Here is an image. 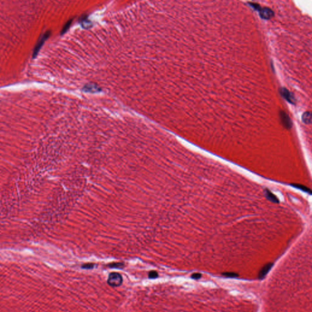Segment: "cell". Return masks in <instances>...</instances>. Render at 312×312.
Here are the masks:
<instances>
[{"instance_id": "cell-1", "label": "cell", "mask_w": 312, "mask_h": 312, "mask_svg": "<svg viewBox=\"0 0 312 312\" xmlns=\"http://www.w3.org/2000/svg\"><path fill=\"white\" fill-rule=\"evenodd\" d=\"M108 283L110 286L113 287L120 286L123 283V278L122 275L118 273H111L109 275Z\"/></svg>"}, {"instance_id": "cell-2", "label": "cell", "mask_w": 312, "mask_h": 312, "mask_svg": "<svg viewBox=\"0 0 312 312\" xmlns=\"http://www.w3.org/2000/svg\"><path fill=\"white\" fill-rule=\"evenodd\" d=\"M50 34H51L50 31H47L40 37V39H39V41L37 42L36 46H35V47L34 48V52H33V58H35V57L37 56V55L38 54V53L40 51L41 47L42 46V45H44L45 41L48 38V37L49 36V35H50Z\"/></svg>"}, {"instance_id": "cell-3", "label": "cell", "mask_w": 312, "mask_h": 312, "mask_svg": "<svg viewBox=\"0 0 312 312\" xmlns=\"http://www.w3.org/2000/svg\"><path fill=\"white\" fill-rule=\"evenodd\" d=\"M280 93L284 98L285 100L291 104H294L296 103V99L293 94L290 92L288 89L285 88H281L280 89Z\"/></svg>"}, {"instance_id": "cell-4", "label": "cell", "mask_w": 312, "mask_h": 312, "mask_svg": "<svg viewBox=\"0 0 312 312\" xmlns=\"http://www.w3.org/2000/svg\"><path fill=\"white\" fill-rule=\"evenodd\" d=\"M259 12L260 17L264 20L271 19L274 14L273 10L269 8H266V7H264L263 8H260Z\"/></svg>"}, {"instance_id": "cell-5", "label": "cell", "mask_w": 312, "mask_h": 312, "mask_svg": "<svg viewBox=\"0 0 312 312\" xmlns=\"http://www.w3.org/2000/svg\"><path fill=\"white\" fill-rule=\"evenodd\" d=\"M280 119L282 124L284 126L285 128L289 129L292 127V122L289 116L285 112H280Z\"/></svg>"}, {"instance_id": "cell-6", "label": "cell", "mask_w": 312, "mask_h": 312, "mask_svg": "<svg viewBox=\"0 0 312 312\" xmlns=\"http://www.w3.org/2000/svg\"><path fill=\"white\" fill-rule=\"evenodd\" d=\"M273 264L272 263H269V264H266L260 270L259 274V279H264L267 275V274L269 273V271L271 270V269L273 267Z\"/></svg>"}, {"instance_id": "cell-7", "label": "cell", "mask_w": 312, "mask_h": 312, "mask_svg": "<svg viewBox=\"0 0 312 312\" xmlns=\"http://www.w3.org/2000/svg\"><path fill=\"white\" fill-rule=\"evenodd\" d=\"M265 196L266 197L267 199L270 201L274 203H279V200L278 198V197L276 196L274 194H273L271 191L270 190H269L268 189H265Z\"/></svg>"}, {"instance_id": "cell-8", "label": "cell", "mask_w": 312, "mask_h": 312, "mask_svg": "<svg viewBox=\"0 0 312 312\" xmlns=\"http://www.w3.org/2000/svg\"><path fill=\"white\" fill-rule=\"evenodd\" d=\"M79 22H81V24L84 28H89L91 25V22L88 19L87 16L85 15H82L80 18Z\"/></svg>"}, {"instance_id": "cell-9", "label": "cell", "mask_w": 312, "mask_h": 312, "mask_svg": "<svg viewBox=\"0 0 312 312\" xmlns=\"http://www.w3.org/2000/svg\"><path fill=\"white\" fill-rule=\"evenodd\" d=\"M83 90L86 92H97L100 90V89L94 84L86 85L83 89Z\"/></svg>"}, {"instance_id": "cell-10", "label": "cell", "mask_w": 312, "mask_h": 312, "mask_svg": "<svg viewBox=\"0 0 312 312\" xmlns=\"http://www.w3.org/2000/svg\"><path fill=\"white\" fill-rule=\"evenodd\" d=\"M302 120L305 124H310L311 122V115L310 112H306L303 113Z\"/></svg>"}, {"instance_id": "cell-11", "label": "cell", "mask_w": 312, "mask_h": 312, "mask_svg": "<svg viewBox=\"0 0 312 312\" xmlns=\"http://www.w3.org/2000/svg\"><path fill=\"white\" fill-rule=\"evenodd\" d=\"M292 186L294 187V188H296L297 189H299V190L304 191V192L307 193L311 195V190L309 188L307 187L306 186H304L303 185H301V184H297V183L292 184Z\"/></svg>"}, {"instance_id": "cell-12", "label": "cell", "mask_w": 312, "mask_h": 312, "mask_svg": "<svg viewBox=\"0 0 312 312\" xmlns=\"http://www.w3.org/2000/svg\"><path fill=\"white\" fill-rule=\"evenodd\" d=\"M72 22H73V20L72 19V20H68V22L65 23V25H64V26L63 27L62 30V31H61V34H62H62H64L68 31V30L70 28L71 25H72Z\"/></svg>"}, {"instance_id": "cell-13", "label": "cell", "mask_w": 312, "mask_h": 312, "mask_svg": "<svg viewBox=\"0 0 312 312\" xmlns=\"http://www.w3.org/2000/svg\"><path fill=\"white\" fill-rule=\"evenodd\" d=\"M222 274L223 276H224V277L228 278H237L238 275L237 273H232V272L223 273Z\"/></svg>"}, {"instance_id": "cell-14", "label": "cell", "mask_w": 312, "mask_h": 312, "mask_svg": "<svg viewBox=\"0 0 312 312\" xmlns=\"http://www.w3.org/2000/svg\"><path fill=\"white\" fill-rule=\"evenodd\" d=\"M148 276H149V278H150V279H155V278H157L158 277L159 274H158L157 271H150V273H149Z\"/></svg>"}, {"instance_id": "cell-15", "label": "cell", "mask_w": 312, "mask_h": 312, "mask_svg": "<svg viewBox=\"0 0 312 312\" xmlns=\"http://www.w3.org/2000/svg\"><path fill=\"white\" fill-rule=\"evenodd\" d=\"M201 276H202L201 274L198 273H194V274H193L192 275H191V278H192L193 279L198 280V279H201Z\"/></svg>"}, {"instance_id": "cell-16", "label": "cell", "mask_w": 312, "mask_h": 312, "mask_svg": "<svg viewBox=\"0 0 312 312\" xmlns=\"http://www.w3.org/2000/svg\"><path fill=\"white\" fill-rule=\"evenodd\" d=\"M95 265L93 264H84L82 266V268L84 269H92L94 267Z\"/></svg>"}, {"instance_id": "cell-17", "label": "cell", "mask_w": 312, "mask_h": 312, "mask_svg": "<svg viewBox=\"0 0 312 312\" xmlns=\"http://www.w3.org/2000/svg\"><path fill=\"white\" fill-rule=\"evenodd\" d=\"M109 266L111 268H120L123 266V264L121 263H113L109 265Z\"/></svg>"}]
</instances>
